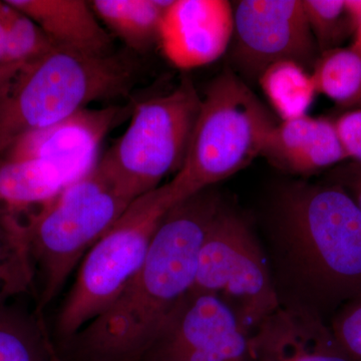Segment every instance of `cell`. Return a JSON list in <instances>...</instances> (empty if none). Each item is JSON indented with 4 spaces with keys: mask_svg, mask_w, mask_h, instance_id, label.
Listing matches in <instances>:
<instances>
[{
    "mask_svg": "<svg viewBox=\"0 0 361 361\" xmlns=\"http://www.w3.org/2000/svg\"><path fill=\"white\" fill-rule=\"evenodd\" d=\"M223 206L212 187L173 206L140 269L106 310L59 346V361L144 360L168 316L191 291L202 244Z\"/></svg>",
    "mask_w": 361,
    "mask_h": 361,
    "instance_id": "6da1fadb",
    "label": "cell"
},
{
    "mask_svg": "<svg viewBox=\"0 0 361 361\" xmlns=\"http://www.w3.org/2000/svg\"><path fill=\"white\" fill-rule=\"evenodd\" d=\"M270 236L290 301L319 313L361 295V210L336 183H294L273 205Z\"/></svg>",
    "mask_w": 361,
    "mask_h": 361,
    "instance_id": "7a4b0ae2",
    "label": "cell"
},
{
    "mask_svg": "<svg viewBox=\"0 0 361 361\" xmlns=\"http://www.w3.org/2000/svg\"><path fill=\"white\" fill-rule=\"evenodd\" d=\"M137 75L128 52L89 54L54 47L16 66L0 82V156L25 135L90 103L128 96Z\"/></svg>",
    "mask_w": 361,
    "mask_h": 361,
    "instance_id": "3957f363",
    "label": "cell"
},
{
    "mask_svg": "<svg viewBox=\"0 0 361 361\" xmlns=\"http://www.w3.org/2000/svg\"><path fill=\"white\" fill-rule=\"evenodd\" d=\"M103 161L68 185L23 228L39 274L40 310L51 302L87 252L137 199Z\"/></svg>",
    "mask_w": 361,
    "mask_h": 361,
    "instance_id": "277c9868",
    "label": "cell"
},
{
    "mask_svg": "<svg viewBox=\"0 0 361 361\" xmlns=\"http://www.w3.org/2000/svg\"><path fill=\"white\" fill-rule=\"evenodd\" d=\"M191 190L180 174L137 199L82 259L56 319L61 345L106 310L141 267L168 211Z\"/></svg>",
    "mask_w": 361,
    "mask_h": 361,
    "instance_id": "5b68a950",
    "label": "cell"
},
{
    "mask_svg": "<svg viewBox=\"0 0 361 361\" xmlns=\"http://www.w3.org/2000/svg\"><path fill=\"white\" fill-rule=\"evenodd\" d=\"M276 125L233 68L214 78L202 99L186 158L179 171L193 193L213 187L260 156Z\"/></svg>",
    "mask_w": 361,
    "mask_h": 361,
    "instance_id": "8992f818",
    "label": "cell"
},
{
    "mask_svg": "<svg viewBox=\"0 0 361 361\" xmlns=\"http://www.w3.org/2000/svg\"><path fill=\"white\" fill-rule=\"evenodd\" d=\"M201 102L185 77L170 94L137 104L125 134L102 161L137 197L160 187L184 164Z\"/></svg>",
    "mask_w": 361,
    "mask_h": 361,
    "instance_id": "52a82bcc",
    "label": "cell"
},
{
    "mask_svg": "<svg viewBox=\"0 0 361 361\" xmlns=\"http://www.w3.org/2000/svg\"><path fill=\"white\" fill-rule=\"evenodd\" d=\"M191 290L221 299L249 334L281 304L253 230L239 214L224 206L202 244Z\"/></svg>",
    "mask_w": 361,
    "mask_h": 361,
    "instance_id": "ba28073f",
    "label": "cell"
},
{
    "mask_svg": "<svg viewBox=\"0 0 361 361\" xmlns=\"http://www.w3.org/2000/svg\"><path fill=\"white\" fill-rule=\"evenodd\" d=\"M234 11L233 61L248 78L273 63L314 66L318 51L302 0H242Z\"/></svg>",
    "mask_w": 361,
    "mask_h": 361,
    "instance_id": "9c48e42d",
    "label": "cell"
},
{
    "mask_svg": "<svg viewBox=\"0 0 361 361\" xmlns=\"http://www.w3.org/2000/svg\"><path fill=\"white\" fill-rule=\"evenodd\" d=\"M249 336L221 299L191 290L168 316L142 361H246Z\"/></svg>",
    "mask_w": 361,
    "mask_h": 361,
    "instance_id": "30bf717a",
    "label": "cell"
},
{
    "mask_svg": "<svg viewBox=\"0 0 361 361\" xmlns=\"http://www.w3.org/2000/svg\"><path fill=\"white\" fill-rule=\"evenodd\" d=\"M133 110L130 106L84 109L51 127L25 135L0 158L47 161L58 169L70 185L97 165V149L104 137L132 115Z\"/></svg>",
    "mask_w": 361,
    "mask_h": 361,
    "instance_id": "8fae6325",
    "label": "cell"
},
{
    "mask_svg": "<svg viewBox=\"0 0 361 361\" xmlns=\"http://www.w3.org/2000/svg\"><path fill=\"white\" fill-rule=\"evenodd\" d=\"M234 11L227 0H173L161 21L158 44L182 70L219 59L233 39Z\"/></svg>",
    "mask_w": 361,
    "mask_h": 361,
    "instance_id": "7c38bea8",
    "label": "cell"
},
{
    "mask_svg": "<svg viewBox=\"0 0 361 361\" xmlns=\"http://www.w3.org/2000/svg\"><path fill=\"white\" fill-rule=\"evenodd\" d=\"M246 361H355L322 316L303 304H280L252 331Z\"/></svg>",
    "mask_w": 361,
    "mask_h": 361,
    "instance_id": "4fadbf2b",
    "label": "cell"
},
{
    "mask_svg": "<svg viewBox=\"0 0 361 361\" xmlns=\"http://www.w3.org/2000/svg\"><path fill=\"white\" fill-rule=\"evenodd\" d=\"M260 156L275 168L297 175L313 174L348 160L334 121L307 115L276 123Z\"/></svg>",
    "mask_w": 361,
    "mask_h": 361,
    "instance_id": "5bb4252c",
    "label": "cell"
},
{
    "mask_svg": "<svg viewBox=\"0 0 361 361\" xmlns=\"http://www.w3.org/2000/svg\"><path fill=\"white\" fill-rule=\"evenodd\" d=\"M32 18L54 47L89 54L111 52V35L84 0H6Z\"/></svg>",
    "mask_w": 361,
    "mask_h": 361,
    "instance_id": "9a60e30c",
    "label": "cell"
},
{
    "mask_svg": "<svg viewBox=\"0 0 361 361\" xmlns=\"http://www.w3.org/2000/svg\"><path fill=\"white\" fill-rule=\"evenodd\" d=\"M68 185L47 161L0 158V211L20 222L47 206Z\"/></svg>",
    "mask_w": 361,
    "mask_h": 361,
    "instance_id": "2e32d148",
    "label": "cell"
},
{
    "mask_svg": "<svg viewBox=\"0 0 361 361\" xmlns=\"http://www.w3.org/2000/svg\"><path fill=\"white\" fill-rule=\"evenodd\" d=\"M173 0H94L97 18L134 52H145L159 42L164 16Z\"/></svg>",
    "mask_w": 361,
    "mask_h": 361,
    "instance_id": "e0dca14e",
    "label": "cell"
},
{
    "mask_svg": "<svg viewBox=\"0 0 361 361\" xmlns=\"http://www.w3.org/2000/svg\"><path fill=\"white\" fill-rule=\"evenodd\" d=\"M258 82L282 121L305 116L317 94L310 73L295 61L273 63L261 73Z\"/></svg>",
    "mask_w": 361,
    "mask_h": 361,
    "instance_id": "ac0fdd59",
    "label": "cell"
},
{
    "mask_svg": "<svg viewBox=\"0 0 361 361\" xmlns=\"http://www.w3.org/2000/svg\"><path fill=\"white\" fill-rule=\"evenodd\" d=\"M311 77L317 94L344 108H355L361 101V52L355 47L323 52Z\"/></svg>",
    "mask_w": 361,
    "mask_h": 361,
    "instance_id": "d6986e66",
    "label": "cell"
},
{
    "mask_svg": "<svg viewBox=\"0 0 361 361\" xmlns=\"http://www.w3.org/2000/svg\"><path fill=\"white\" fill-rule=\"evenodd\" d=\"M35 275L23 223L0 211V305L32 287Z\"/></svg>",
    "mask_w": 361,
    "mask_h": 361,
    "instance_id": "ffe728a7",
    "label": "cell"
},
{
    "mask_svg": "<svg viewBox=\"0 0 361 361\" xmlns=\"http://www.w3.org/2000/svg\"><path fill=\"white\" fill-rule=\"evenodd\" d=\"M0 361H59L44 329L20 311L0 305Z\"/></svg>",
    "mask_w": 361,
    "mask_h": 361,
    "instance_id": "44dd1931",
    "label": "cell"
},
{
    "mask_svg": "<svg viewBox=\"0 0 361 361\" xmlns=\"http://www.w3.org/2000/svg\"><path fill=\"white\" fill-rule=\"evenodd\" d=\"M302 4L320 54L338 49L355 33L360 20L358 1L302 0Z\"/></svg>",
    "mask_w": 361,
    "mask_h": 361,
    "instance_id": "7402d4cb",
    "label": "cell"
},
{
    "mask_svg": "<svg viewBox=\"0 0 361 361\" xmlns=\"http://www.w3.org/2000/svg\"><path fill=\"white\" fill-rule=\"evenodd\" d=\"M9 65H23L51 51V39L37 23L8 2L4 1Z\"/></svg>",
    "mask_w": 361,
    "mask_h": 361,
    "instance_id": "603a6c76",
    "label": "cell"
},
{
    "mask_svg": "<svg viewBox=\"0 0 361 361\" xmlns=\"http://www.w3.org/2000/svg\"><path fill=\"white\" fill-rule=\"evenodd\" d=\"M337 343L355 361H361V295L336 311L331 326Z\"/></svg>",
    "mask_w": 361,
    "mask_h": 361,
    "instance_id": "cb8c5ba5",
    "label": "cell"
},
{
    "mask_svg": "<svg viewBox=\"0 0 361 361\" xmlns=\"http://www.w3.org/2000/svg\"><path fill=\"white\" fill-rule=\"evenodd\" d=\"M334 123L346 158L361 165V108L346 111Z\"/></svg>",
    "mask_w": 361,
    "mask_h": 361,
    "instance_id": "d4e9b609",
    "label": "cell"
},
{
    "mask_svg": "<svg viewBox=\"0 0 361 361\" xmlns=\"http://www.w3.org/2000/svg\"><path fill=\"white\" fill-rule=\"evenodd\" d=\"M332 182L341 185L361 210V165L351 163L337 169Z\"/></svg>",
    "mask_w": 361,
    "mask_h": 361,
    "instance_id": "484cf974",
    "label": "cell"
},
{
    "mask_svg": "<svg viewBox=\"0 0 361 361\" xmlns=\"http://www.w3.org/2000/svg\"><path fill=\"white\" fill-rule=\"evenodd\" d=\"M4 1H0V66L9 65L8 54H7V37L6 23L4 18Z\"/></svg>",
    "mask_w": 361,
    "mask_h": 361,
    "instance_id": "4316f807",
    "label": "cell"
},
{
    "mask_svg": "<svg viewBox=\"0 0 361 361\" xmlns=\"http://www.w3.org/2000/svg\"><path fill=\"white\" fill-rule=\"evenodd\" d=\"M356 42L355 47L361 52V11L360 14V20H358L357 28L355 32Z\"/></svg>",
    "mask_w": 361,
    "mask_h": 361,
    "instance_id": "83f0119b",
    "label": "cell"
},
{
    "mask_svg": "<svg viewBox=\"0 0 361 361\" xmlns=\"http://www.w3.org/2000/svg\"><path fill=\"white\" fill-rule=\"evenodd\" d=\"M16 66L18 65L0 66V82L9 75V73H11Z\"/></svg>",
    "mask_w": 361,
    "mask_h": 361,
    "instance_id": "f1b7e54d",
    "label": "cell"
},
{
    "mask_svg": "<svg viewBox=\"0 0 361 361\" xmlns=\"http://www.w3.org/2000/svg\"><path fill=\"white\" fill-rule=\"evenodd\" d=\"M355 108H361V102L357 104V106H355Z\"/></svg>",
    "mask_w": 361,
    "mask_h": 361,
    "instance_id": "f546056e",
    "label": "cell"
},
{
    "mask_svg": "<svg viewBox=\"0 0 361 361\" xmlns=\"http://www.w3.org/2000/svg\"><path fill=\"white\" fill-rule=\"evenodd\" d=\"M360 102H361V101H360ZM360 103H358V104H360Z\"/></svg>",
    "mask_w": 361,
    "mask_h": 361,
    "instance_id": "4dcf8cb0",
    "label": "cell"
}]
</instances>
